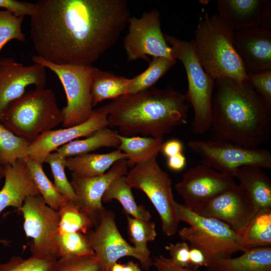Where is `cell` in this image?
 I'll use <instances>...</instances> for the list:
<instances>
[{"instance_id":"obj_14","label":"cell","mask_w":271,"mask_h":271,"mask_svg":"<svg viewBox=\"0 0 271 271\" xmlns=\"http://www.w3.org/2000/svg\"><path fill=\"white\" fill-rule=\"evenodd\" d=\"M236 184L233 178L201 164L187 170L175 189L192 210Z\"/></svg>"},{"instance_id":"obj_27","label":"cell","mask_w":271,"mask_h":271,"mask_svg":"<svg viewBox=\"0 0 271 271\" xmlns=\"http://www.w3.org/2000/svg\"><path fill=\"white\" fill-rule=\"evenodd\" d=\"M120 144L117 147L126 156L127 166L136 164L157 156L161 152L163 138L150 137H124L118 134Z\"/></svg>"},{"instance_id":"obj_30","label":"cell","mask_w":271,"mask_h":271,"mask_svg":"<svg viewBox=\"0 0 271 271\" xmlns=\"http://www.w3.org/2000/svg\"><path fill=\"white\" fill-rule=\"evenodd\" d=\"M246 248L271 245V209L257 212L240 234Z\"/></svg>"},{"instance_id":"obj_50","label":"cell","mask_w":271,"mask_h":271,"mask_svg":"<svg viewBox=\"0 0 271 271\" xmlns=\"http://www.w3.org/2000/svg\"><path fill=\"white\" fill-rule=\"evenodd\" d=\"M4 167L0 166V180L4 178Z\"/></svg>"},{"instance_id":"obj_34","label":"cell","mask_w":271,"mask_h":271,"mask_svg":"<svg viewBox=\"0 0 271 271\" xmlns=\"http://www.w3.org/2000/svg\"><path fill=\"white\" fill-rule=\"evenodd\" d=\"M127 232L133 246L146 256H150L147 244L154 241L157 236L156 224L126 215Z\"/></svg>"},{"instance_id":"obj_29","label":"cell","mask_w":271,"mask_h":271,"mask_svg":"<svg viewBox=\"0 0 271 271\" xmlns=\"http://www.w3.org/2000/svg\"><path fill=\"white\" fill-rule=\"evenodd\" d=\"M25 161L30 176L44 201L57 211L70 199L62 195L49 179L43 170V163L29 157Z\"/></svg>"},{"instance_id":"obj_4","label":"cell","mask_w":271,"mask_h":271,"mask_svg":"<svg viewBox=\"0 0 271 271\" xmlns=\"http://www.w3.org/2000/svg\"><path fill=\"white\" fill-rule=\"evenodd\" d=\"M234 31L217 14L205 13L200 19L192 41L205 72L214 80L226 77L247 82V74L233 44Z\"/></svg>"},{"instance_id":"obj_11","label":"cell","mask_w":271,"mask_h":271,"mask_svg":"<svg viewBox=\"0 0 271 271\" xmlns=\"http://www.w3.org/2000/svg\"><path fill=\"white\" fill-rule=\"evenodd\" d=\"M18 211L23 214L25 234L31 238L29 248L32 256L58 258V211L48 206L40 194L28 197Z\"/></svg>"},{"instance_id":"obj_22","label":"cell","mask_w":271,"mask_h":271,"mask_svg":"<svg viewBox=\"0 0 271 271\" xmlns=\"http://www.w3.org/2000/svg\"><path fill=\"white\" fill-rule=\"evenodd\" d=\"M262 169L244 166L238 169L235 177L257 211L271 209V181Z\"/></svg>"},{"instance_id":"obj_23","label":"cell","mask_w":271,"mask_h":271,"mask_svg":"<svg viewBox=\"0 0 271 271\" xmlns=\"http://www.w3.org/2000/svg\"><path fill=\"white\" fill-rule=\"evenodd\" d=\"M237 257L213 260L207 271H271V247L248 248Z\"/></svg>"},{"instance_id":"obj_24","label":"cell","mask_w":271,"mask_h":271,"mask_svg":"<svg viewBox=\"0 0 271 271\" xmlns=\"http://www.w3.org/2000/svg\"><path fill=\"white\" fill-rule=\"evenodd\" d=\"M125 155L119 149L105 154L88 153L66 158V168L72 173L93 177L101 175Z\"/></svg>"},{"instance_id":"obj_15","label":"cell","mask_w":271,"mask_h":271,"mask_svg":"<svg viewBox=\"0 0 271 271\" xmlns=\"http://www.w3.org/2000/svg\"><path fill=\"white\" fill-rule=\"evenodd\" d=\"M192 211L222 221L239 235L258 212L236 184Z\"/></svg>"},{"instance_id":"obj_6","label":"cell","mask_w":271,"mask_h":271,"mask_svg":"<svg viewBox=\"0 0 271 271\" xmlns=\"http://www.w3.org/2000/svg\"><path fill=\"white\" fill-rule=\"evenodd\" d=\"M174 207L179 221L189 225L178 231L180 237L204 252L207 266L215 259L230 257L247 249L240 235L222 221L200 215L176 201Z\"/></svg>"},{"instance_id":"obj_13","label":"cell","mask_w":271,"mask_h":271,"mask_svg":"<svg viewBox=\"0 0 271 271\" xmlns=\"http://www.w3.org/2000/svg\"><path fill=\"white\" fill-rule=\"evenodd\" d=\"M85 234L101 263L102 271H110L114 263L125 256L137 259L145 270L149 269L153 265L154 261L151 256L138 251L122 236L112 211L106 210L95 229L90 230Z\"/></svg>"},{"instance_id":"obj_17","label":"cell","mask_w":271,"mask_h":271,"mask_svg":"<svg viewBox=\"0 0 271 271\" xmlns=\"http://www.w3.org/2000/svg\"><path fill=\"white\" fill-rule=\"evenodd\" d=\"M108 113L105 104L93 110L89 118L81 123L41 134L30 145L27 157L43 164L49 154L61 146L108 127Z\"/></svg>"},{"instance_id":"obj_37","label":"cell","mask_w":271,"mask_h":271,"mask_svg":"<svg viewBox=\"0 0 271 271\" xmlns=\"http://www.w3.org/2000/svg\"><path fill=\"white\" fill-rule=\"evenodd\" d=\"M57 259L34 256L24 258L14 255L0 264V271H54Z\"/></svg>"},{"instance_id":"obj_26","label":"cell","mask_w":271,"mask_h":271,"mask_svg":"<svg viewBox=\"0 0 271 271\" xmlns=\"http://www.w3.org/2000/svg\"><path fill=\"white\" fill-rule=\"evenodd\" d=\"M117 130L106 127L94 132L83 139L69 142L56 150L65 158L90 153L101 148H116L120 144Z\"/></svg>"},{"instance_id":"obj_32","label":"cell","mask_w":271,"mask_h":271,"mask_svg":"<svg viewBox=\"0 0 271 271\" xmlns=\"http://www.w3.org/2000/svg\"><path fill=\"white\" fill-rule=\"evenodd\" d=\"M176 62V60L165 57H154L147 68L130 78L127 94L134 93L154 86Z\"/></svg>"},{"instance_id":"obj_38","label":"cell","mask_w":271,"mask_h":271,"mask_svg":"<svg viewBox=\"0 0 271 271\" xmlns=\"http://www.w3.org/2000/svg\"><path fill=\"white\" fill-rule=\"evenodd\" d=\"M23 20V17H18L6 10H0V51L12 40L25 41L22 29Z\"/></svg>"},{"instance_id":"obj_25","label":"cell","mask_w":271,"mask_h":271,"mask_svg":"<svg viewBox=\"0 0 271 271\" xmlns=\"http://www.w3.org/2000/svg\"><path fill=\"white\" fill-rule=\"evenodd\" d=\"M130 78L93 67L91 82L92 107L103 100H114L127 93Z\"/></svg>"},{"instance_id":"obj_1","label":"cell","mask_w":271,"mask_h":271,"mask_svg":"<svg viewBox=\"0 0 271 271\" xmlns=\"http://www.w3.org/2000/svg\"><path fill=\"white\" fill-rule=\"evenodd\" d=\"M30 17L37 56L55 64L92 66L130 18L126 0H39Z\"/></svg>"},{"instance_id":"obj_28","label":"cell","mask_w":271,"mask_h":271,"mask_svg":"<svg viewBox=\"0 0 271 271\" xmlns=\"http://www.w3.org/2000/svg\"><path fill=\"white\" fill-rule=\"evenodd\" d=\"M114 199L120 203L126 215L144 221H151L152 216L150 212L143 205L136 203L131 188L127 184L126 176L117 177L111 182L104 193L102 201L107 203Z\"/></svg>"},{"instance_id":"obj_44","label":"cell","mask_w":271,"mask_h":271,"mask_svg":"<svg viewBox=\"0 0 271 271\" xmlns=\"http://www.w3.org/2000/svg\"><path fill=\"white\" fill-rule=\"evenodd\" d=\"M183 150V144L182 142L178 139H172L163 142L161 152L168 158L182 153Z\"/></svg>"},{"instance_id":"obj_39","label":"cell","mask_w":271,"mask_h":271,"mask_svg":"<svg viewBox=\"0 0 271 271\" xmlns=\"http://www.w3.org/2000/svg\"><path fill=\"white\" fill-rule=\"evenodd\" d=\"M54 271H102L95 254L65 256L57 259Z\"/></svg>"},{"instance_id":"obj_8","label":"cell","mask_w":271,"mask_h":271,"mask_svg":"<svg viewBox=\"0 0 271 271\" xmlns=\"http://www.w3.org/2000/svg\"><path fill=\"white\" fill-rule=\"evenodd\" d=\"M128 185L142 191L158 212L164 233L168 236L178 231L180 221L176 214L172 181L159 165L157 156L134 165L126 175Z\"/></svg>"},{"instance_id":"obj_2","label":"cell","mask_w":271,"mask_h":271,"mask_svg":"<svg viewBox=\"0 0 271 271\" xmlns=\"http://www.w3.org/2000/svg\"><path fill=\"white\" fill-rule=\"evenodd\" d=\"M211 112L212 140L248 148L259 147L271 133V107L247 82L215 80Z\"/></svg>"},{"instance_id":"obj_18","label":"cell","mask_w":271,"mask_h":271,"mask_svg":"<svg viewBox=\"0 0 271 271\" xmlns=\"http://www.w3.org/2000/svg\"><path fill=\"white\" fill-rule=\"evenodd\" d=\"M46 81V68L42 65H25L11 58H1L0 121L7 106L21 97L28 86L43 88Z\"/></svg>"},{"instance_id":"obj_45","label":"cell","mask_w":271,"mask_h":271,"mask_svg":"<svg viewBox=\"0 0 271 271\" xmlns=\"http://www.w3.org/2000/svg\"><path fill=\"white\" fill-rule=\"evenodd\" d=\"M190 266L198 268L207 267V259L204 252L199 248L190 246L189 251Z\"/></svg>"},{"instance_id":"obj_33","label":"cell","mask_w":271,"mask_h":271,"mask_svg":"<svg viewBox=\"0 0 271 271\" xmlns=\"http://www.w3.org/2000/svg\"><path fill=\"white\" fill-rule=\"evenodd\" d=\"M31 143L16 136L0 121V166L4 167L27 158Z\"/></svg>"},{"instance_id":"obj_46","label":"cell","mask_w":271,"mask_h":271,"mask_svg":"<svg viewBox=\"0 0 271 271\" xmlns=\"http://www.w3.org/2000/svg\"><path fill=\"white\" fill-rule=\"evenodd\" d=\"M168 168L174 171H180L184 169L186 164V159L183 153L179 154L167 158Z\"/></svg>"},{"instance_id":"obj_10","label":"cell","mask_w":271,"mask_h":271,"mask_svg":"<svg viewBox=\"0 0 271 271\" xmlns=\"http://www.w3.org/2000/svg\"><path fill=\"white\" fill-rule=\"evenodd\" d=\"M188 146L201 158L202 164L233 178L238 169L244 166L271 168V153L265 149L212 139L192 140Z\"/></svg>"},{"instance_id":"obj_36","label":"cell","mask_w":271,"mask_h":271,"mask_svg":"<svg viewBox=\"0 0 271 271\" xmlns=\"http://www.w3.org/2000/svg\"><path fill=\"white\" fill-rule=\"evenodd\" d=\"M66 158L55 151L49 154L44 162L50 167L54 184L58 191L69 199L78 203L76 194L65 173Z\"/></svg>"},{"instance_id":"obj_19","label":"cell","mask_w":271,"mask_h":271,"mask_svg":"<svg viewBox=\"0 0 271 271\" xmlns=\"http://www.w3.org/2000/svg\"><path fill=\"white\" fill-rule=\"evenodd\" d=\"M218 16L234 31L261 27L271 30L269 0H218Z\"/></svg>"},{"instance_id":"obj_49","label":"cell","mask_w":271,"mask_h":271,"mask_svg":"<svg viewBox=\"0 0 271 271\" xmlns=\"http://www.w3.org/2000/svg\"><path fill=\"white\" fill-rule=\"evenodd\" d=\"M0 243L5 245H8L10 243V241L6 239H0Z\"/></svg>"},{"instance_id":"obj_43","label":"cell","mask_w":271,"mask_h":271,"mask_svg":"<svg viewBox=\"0 0 271 271\" xmlns=\"http://www.w3.org/2000/svg\"><path fill=\"white\" fill-rule=\"evenodd\" d=\"M153 265L157 271H200L193 267H182L174 264L170 258L160 255L154 258Z\"/></svg>"},{"instance_id":"obj_41","label":"cell","mask_w":271,"mask_h":271,"mask_svg":"<svg viewBox=\"0 0 271 271\" xmlns=\"http://www.w3.org/2000/svg\"><path fill=\"white\" fill-rule=\"evenodd\" d=\"M170 255L172 262L182 267H190V244L184 241L176 243H170L165 247Z\"/></svg>"},{"instance_id":"obj_35","label":"cell","mask_w":271,"mask_h":271,"mask_svg":"<svg viewBox=\"0 0 271 271\" xmlns=\"http://www.w3.org/2000/svg\"><path fill=\"white\" fill-rule=\"evenodd\" d=\"M58 258L94 254L86 234L80 232L58 233Z\"/></svg>"},{"instance_id":"obj_5","label":"cell","mask_w":271,"mask_h":271,"mask_svg":"<svg viewBox=\"0 0 271 271\" xmlns=\"http://www.w3.org/2000/svg\"><path fill=\"white\" fill-rule=\"evenodd\" d=\"M63 120L54 92L49 88H36L11 102L1 122L16 136L32 143Z\"/></svg>"},{"instance_id":"obj_42","label":"cell","mask_w":271,"mask_h":271,"mask_svg":"<svg viewBox=\"0 0 271 271\" xmlns=\"http://www.w3.org/2000/svg\"><path fill=\"white\" fill-rule=\"evenodd\" d=\"M0 8L14 16L20 17L25 16L31 17L35 11V4L28 2L16 0H0Z\"/></svg>"},{"instance_id":"obj_9","label":"cell","mask_w":271,"mask_h":271,"mask_svg":"<svg viewBox=\"0 0 271 271\" xmlns=\"http://www.w3.org/2000/svg\"><path fill=\"white\" fill-rule=\"evenodd\" d=\"M32 60L55 73L64 88L66 105L61 109L63 127L72 126L88 119L93 111L91 82L94 67L55 64L37 55Z\"/></svg>"},{"instance_id":"obj_31","label":"cell","mask_w":271,"mask_h":271,"mask_svg":"<svg viewBox=\"0 0 271 271\" xmlns=\"http://www.w3.org/2000/svg\"><path fill=\"white\" fill-rule=\"evenodd\" d=\"M59 215L58 233L80 232L86 234L95 225L79 208L77 202L69 200L58 210Z\"/></svg>"},{"instance_id":"obj_12","label":"cell","mask_w":271,"mask_h":271,"mask_svg":"<svg viewBox=\"0 0 271 271\" xmlns=\"http://www.w3.org/2000/svg\"><path fill=\"white\" fill-rule=\"evenodd\" d=\"M127 26L123 48L128 61L143 59L149 62V56L175 59L162 32L160 15L157 9L145 12L140 18L130 17Z\"/></svg>"},{"instance_id":"obj_21","label":"cell","mask_w":271,"mask_h":271,"mask_svg":"<svg viewBox=\"0 0 271 271\" xmlns=\"http://www.w3.org/2000/svg\"><path fill=\"white\" fill-rule=\"evenodd\" d=\"M4 171L5 182L0 190V214L9 207L18 210L28 197L40 194L30 176L25 159L4 167Z\"/></svg>"},{"instance_id":"obj_3","label":"cell","mask_w":271,"mask_h":271,"mask_svg":"<svg viewBox=\"0 0 271 271\" xmlns=\"http://www.w3.org/2000/svg\"><path fill=\"white\" fill-rule=\"evenodd\" d=\"M106 105L108 127L117 128L120 135L127 137L163 138L187 123L189 109L185 95L170 87L126 94Z\"/></svg>"},{"instance_id":"obj_20","label":"cell","mask_w":271,"mask_h":271,"mask_svg":"<svg viewBox=\"0 0 271 271\" xmlns=\"http://www.w3.org/2000/svg\"><path fill=\"white\" fill-rule=\"evenodd\" d=\"M233 44L247 74L271 70V30L261 27L234 31Z\"/></svg>"},{"instance_id":"obj_40","label":"cell","mask_w":271,"mask_h":271,"mask_svg":"<svg viewBox=\"0 0 271 271\" xmlns=\"http://www.w3.org/2000/svg\"><path fill=\"white\" fill-rule=\"evenodd\" d=\"M247 82L271 107V70L247 74Z\"/></svg>"},{"instance_id":"obj_48","label":"cell","mask_w":271,"mask_h":271,"mask_svg":"<svg viewBox=\"0 0 271 271\" xmlns=\"http://www.w3.org/2000/svg\"><path fill=\"white\" fill-rule=\"evenodd\" d=\"M123 265L124 264L116 262L112 265L110 271H123Z\"/></svg>"},{"instance_id":"obj_16","label":"cell","mask_w":271,"mask_h":271,"mask_svg":"<svg viewBox=\"0 0 271 271\" xmlns=\"http://www.w3.org/2000/svg\"><path fill=\"white\" fill-rule=\"evenodd\" d=\"M128 168L126 159H123L116 162L101 175L87 177L72 173L70 183L77 197L78 205L95 226L106 210L102 204L104 193L115 178L127 175Z\"/></svg>"},{"instance_id":"obj_7","label":"cell","mask_w":271,"mask_h":271,"mask_svg":"<svg viewBox=\"0 0 271 271\" xmlns=\"http://www.w3.org/2000/svg\"><path fill=\"white\" fill-rule=\"evenodd\" d=\"M164 37L172 49L174 58L182 63L186 72L188 89L184 95L194 111L192 123L193 131L203 134L210 127L215 80L202 67L192 41H187L168 34H164Z\"/></svg>"},{"instance_id":"obj_47","label":"cell","mask_w":271,"mask_h":271,"mask_svg":"<svg viewBox=\"0 0 271 271\" xmlns=\"http://www.w3.org/2000/svg\"><path fill=\"white\" fill-rule=\"evenodd\" d=\"M123 271H142L139 265L132 261H129L124 264Z\"/></svg>"}]
</instances>
